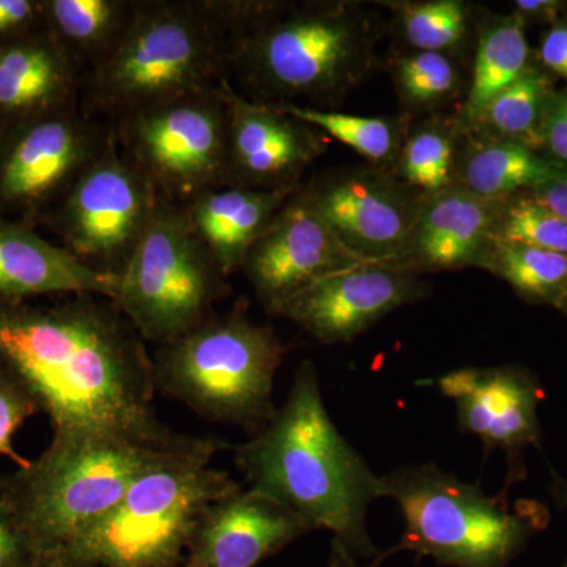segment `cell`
<instances>
[{
    "label": "cell",
    "mask_w": 567,
    "mask_h": 567,
    "mask_svg": "<svg viewBox=\"0 0 567 567\" xmlns=\"http://www.w3.org/2000/svg\"><path fill=\"white\" fill-rule=\"evenodd\" d=\"M43 29V0H0V48Z\"/></svg>",
    "instance_id": "obj_35"
},
{
    "label": "cell",
    "mask_w": 567,
    "mask_h": 567,
    "mask_svg": "<svg viewBox=\"0 0 567 567\" xmlns=\"http://www.w3.org/2000/svg\"><path fill=\"white\" fill-rule=\"evenodd\" d=\"M287 347L268 324L254 322L245 301L213 315L152 354L156 393L212 423L249 436L270 423L275 379Z\"/></svg>",
    "instance_id": "obj_7"
},
{
    "label": "cell",
    "mask_w": 567,
    "mask_h": 567,
    "mask_svg": "<svg viewBox=\"0 0 567 567\" xmlns=\"http://www.w3.org/2000/svg\"><path fill=\"white\" fill-rule=\"evenodd\" d=\"M309 533L281 503L240 486L208 507L182 567H257Z\"/></svg>",
    "instance_id": "obj_18"
},
{
    "label": "cell",
    "mask_w": 567,
    "mask_h": 567,
    "mask_svg": "<svg viewBox=\"0 0 567 567\" xmlns=\"http://www.w3.org/2000/svg\"><path fill=\"white\" fill-rule=\"evenodd\" d=\"M306 192L347 251L365 264L401 267L424 197L374 166L323 174Z\"/></svg>",
    "instance_id": "obj_13"
},
{
    "label": "cell",
    "mask_w": 567,
    "mask_h": 567,
    "mask_svg": "<svg viewBox=\"0 0 567 567\" xmlns=\"http://www.w3.org/2000/svg\"><path fill=\"white\" fill-rule=\"evenodd\" d=\"M532 194L567 223V167Z\"/></svg>",
    "instance_id": "obj_39"
},
{
    "label": "cell",
    "mask_w": 567,
    "mask_h": 567,
    "mask_svg": "<svg viewBox=\"0 0 567 567\" xmlns=\"http://www.w3.org/2000/svg\"><path fill=\"white\" fill-rule=\"evenodd\" d=\"M465 134L458 118L421 122L406 134L393 174L424 199L453 188L457 185Z\"/></svg>",
    "instance_id": "obj_26"
},
{
    "label": "cell",
    "mask_w": 567,
    "mask_h": 567,
    "mask_svg": "<svg viewBox=\"0 0 567 567\" xmlns=\"http://www.w3.org/2000/svg\"><path fill=\"white\" fill-rule=\"evenodd\" d=\"M563 567H567V559H566V561H565V565H563Z\"/></svg>",
    "instance_id": "obj_44"
},
{
    "label": "cell",
    "mask_w": 567,
    "mask_h": 567,
    "mask_svg": "<svg viewBox=\"0 0 567 567\" xmlns=\"http://www.w3.org/2000/svg\"><path fill=\"white\" fill-rule=\"evenodd\" d=\"M393 80L402 103L412 111H431L456 99L462 73L453 55L409 51L395 55Z\"/></svg>",
    "instance_id": "obj_31"
},
{
    "label": "cell",
    "mask_w": 567,
    "mask_h": 567,
    "mask_svg": "<svg viewBox=\"0 0 567 567\" xmlns=\"http://www.w3.org/2000/svg\"><path fill=\"white\" fill-rule=\"evenodd\" d=\"M565 169L522 142L466 132L457 185L486 200H506L535 192Z\"/></svg>",
    "instance_id": "obj_23"
},
{
    "label": "cell",
    "mask_w": 567,
    "mask_h": 567,
    "mask_svg": "<svg viewBox=\"0 0 567 567\" xmlns=\"http://www.w3.org/2000/svg\"><path fill=\"white\" fill-rule=\"evenodd\" d=\"M136 6V0H43L44 28L81 70L91 71L118 47Z\"/></svg>",
    "instance_id": "obj_24"
},
{
    "label": "cell",
    "mask_w": 567,
    "mask_h": 567,
    "mask_svg": "<svg viewBox=\"0 0 567 567\" xmlns=\"http://www.w3.org/2000/svg\"><path fill=\"white\" fill-rule=\"evenodd\" d=\"M391 7L410 51L454 55L472 32V7L461 0L401 2Z\"/></svg>",
    "instance_id": "obj_30"
},
{
    "label": "cell",
    "mask_w": 567,
    "mask_h": 567,
    "mask_svg": "<svg viewBox=\"0 0 567 567\" xmlns=\"http://www.w3.org/2000/svg\"><path fill=\"white\" fill-rule=\"evenodd\" d=\"M175 435L152 442L110 432L52 434L39 457L0 476V506L28 554L63 557Z\"/></svg>",
    "instance_id": "obj_4"
},
{
    "label": "cell",
    "mask_w": 567,
    "mask_h": 567,
    "mask_svg": "<svg viewBox=\"0 0 567 567\" xmlns=\"http://www.w3.org/2000/svg\"><path fill=\"white\" fill-rule=\"evenodd\" d=\"M386 561L385 555H379L374 561L365 565L361 559L354 558L352 554L338 539L331 537L330 554H328L327 567H380Z\"/></svg>",
    "instance_id": "obj_40"
},
{
    "label": "cell",
    "mask_w": 567,
    "mask_h": 567,
    "mask_svg": "<svg viewBox=\"0 0 567 567\" xmlns=\"http://www.w3.org/2000/svg\"><path fill=\"white\" fill-rule=\"evenodd\" d=\"M284 114L309 123L324 136L342 142L360 153L371 166L393 173L410 122L406 117H364L341 111L303 106H276Z\"/></svg>",
    "instance_id": "obj_28"
},
{
    "label": "cell",
    "mask_w": 567,
    "mask_h": 567,
    "mask_svg": "<svg viewBox=\"0 0 567 567\" xmlns=\"http://www.w3.org/2000/svg\"><path fill=\"white\" fill-rule=\"evenodd\" d=\"M509 284L522 300L559 308L567 297V256L495 240L481 267Z\"/></svg>",
    "instance_id": "obj_27"
},
{
    "label": "cell",
    "mask_w": 567,
    "mask_h": 567,
    "mask_svg": "<svg viewBox=\"0 0 567 567\" xmlns=\"http://www.w3.org/2000/svg\"><path fill=\"white\" fill-rule=\"evenodd\" d=\"M227 73L252 102L333 111L375 69L382 29L358 3L227 0Z\"/></svg>",
    "instance_id": "obj_3"
},
{
    "label": "cell",
    "mask_w": 567,
    "mask_h": 567,
    "mask_svg": "<svg viewBox=\"0 0 567 567\" xmlns=\"http://www.w3.org/2000/svg\"><path fill=\"white\" fill-rule=\"evenodd\" d=\"M503 200H486L453 186L425 197L402 270L410 274L481 267L494 241Z\"/></svg>",
    "instance_id": "obj_20"
},
{
    "label": "cell",
    "mask_w": 567,
    "mask_h": 567,
    "mask_svg": "<svg viewBox=\"0 0 567 567\" xmlns=\"http://www.w3.org/2000/svg\"><path fill=\"white\" fill-rule=\"evenodd\" d=\"M559 311L563 312V315L566 316L567 319V297L565 298V301H563L561 306H559Z\"/></svg>",
    "instance_id": "obj_43"
},
{
    "label": "cell",
    "mask_w": 567,
    "mask_h": 567,
    "mask_svg": "<svg viewBox=\"0 0 567 567\" xmlns=\"http://www.w3.org/2000/svg\"><path fill=\"white\" fill-rule=\"evenodd\" d=\"M29 557L20 536L11 527L9 518L0 506V567H18Z\"/></svg>",
    "instance_id": "obj_37"
},
{
    "label": "cell",
    "mask_w": 567,
    "mask_h": 567,
    "mask_svg": "<svg viewBox=\"0 0 567 567\" xmlns=\"http://www.w3.org/2000/svg\"><path fill=\"white\" fill-rule=\"evenodd\" d=\"M293 193L224 186L199 193L182 205L194 233L229 278L240 270L246 254Z\"/></svg>",
    "instance_id": "obj_22"
},
{
    "label": "cell",
    "mask_w": 567,
    "mask_h": 567,
    "mask_svg": "<svg viewBox=\"0 0 567 567\" xmlns=\"http://www.w3.org/2000/svg\"><path fill=\"white\" fill-rule=\"evenodd\" d=\"M226 102L224 186L289 192L327 151V136L274 104L252 102L223 82Z\"/></svg>",
    "instance_id": "obj_14"
},
{
    "label": "cell",
    "mask_w": 567,
    "mask_h": 567,
    "mask_svg": "<svg viewBox=\"0 0 567 567\" xmlns=\"http://www.w3.org/2000/svg\"><path fill=\"white\" fill-rule=\"evenodd\" d=\"M18 567H74L66 559L61 557H39V555H29Z\"/></svg>",
    "instance_id": "obj_41"
},
{
    "label": "cell",
    "mask_w": 567,
    "mask_h": 567,
    "mask_svg": "<svg viewBox=\"0 0 567 567\" xmlns=\"http://www.w3.org/2000/svg\"><path fill=\"white\" fill-rule=\"evenodd\" d=\"M82 70L50 31L0 48V136L80 100Z\"/></svg>",
    "instance_id": "obj_21"
},
{
    "label": "cell",
    "mask_w": 567,
    "mask_h": 567,
    "mask_svg": "<svg viewBox=\"0 0 567 567\" xmlns=\"http://www.w3.org/2000/svg\"><path fill=\"white\" fill-rule=\"evenodd\" d=\"M118 276L82 264L52 245L31 224L0 215V301L100 295L112 300Z\"/></svg>",
    "instance_id": "obj_19"
},
{
    "label": "cell",
    "mask_w": 567,
    "mask_h": 567,
    "mask_svg": "<svg viewBox=\"0 0 567 567\" xmlns=\"http://www.w3.org/2000/svg\"><path fill=\"white\" fill-rule=\"evenodd\" d=\"M539 59L543 69L567 81V21L551 24L540 40Z\"/></svg>",
    "instance_id": "obj_36"
},
{
    "label": "cell",
    "mask_w": 567,
    "mask_h": 567,
    "mask_svg": "<svg viewBox=\"0 0 567 567\" xmlns=\"http://www.w3.org/2000/svg\"><path fill=\"white\" fill-rule=\"evenodd\" d=\"M37 413L39 409L31 395L0 365V457L14 458L20 466L28 464L14 451L13 439L18 429Z\"/></svg>",
    "instance_id": "obj_33"
},
{
    "label": "cell",
    "mask_w": 567,
    "mask_h": 567,
    "mask_svg": "<svg viewBox=\"0 0 567 567\" xmlns=\"http://www.w3.org/2000/svg\"><path fill=\"white\" fill-rule=\"evenodd\" d=\"M224 447L215 436L175 435L61 558L74 567H182L208 507L240 487L213 465Z\"/></svg>",
    "instance_id": "obj_6"
},
{
    "label": "cell",
    "mask_w": 567,
    "mask_h": 567,
    "mask_svg": "<svg viewBox=\"0 0 567 567\" xmlns=\"http://www.w3.org/2000/svg\"><path fill=\"white\" fill-rule=\"evenodd\" d=\"M436 388L456 405L457 425L476 436L486 453L502 451L507 462L506 488L524 476V453L539 446L537 409L544 394L522 365L464 368L436 380Z\"/></svg>",
    "instance_id": "obj_16"
},
{
    "label": "cell",
    "mask_w": 567,
    "mask_h": 567,
    "mask_svg": "<svg viewBox=\"0 0 567 567\" xmlns=\"http://www.w3.org/2000/svg\"><path fill=\"white\" fill-rule=\"evenodd\" d=\"M248 487L270 496L312 532H330L361 561L382 554L368 533L369 507L383 498L382 476L338 431L320 391L316 364L306 360L270 423L234 447Z\"/></svg>",
    "instance_id": "obj_2"
},
{
    "label": "cell",
    "mask_w": 567,
    "mask_h": 567,
    "mask_svg": "<svg viewBox=\"0 0 567 567\" xmlns=\"http://www.w3.org/2000/svg\"><path fill=\"white\" fill-rule=\"evenodd\" d=\"M555 499L561 506H567V480H557V483L551 487Z\"/></svg>",
    "instance_id": "obj_42"
},
{
    "label": "cell",
    "mask_w": 567,
    "mask_h": 567,
    "mask_svg": "<svg viewBox=\"0 0 567 567\" xmlns=\"http://www.w3.org/2000/svg\"><path fill=\"white\" fill-rule=\"evenodd\" d=\"M112 130L93 122L80 100L18 123L0 136V215L43 221L82 171L99 156Z\"/></svg>",
    "instance_id": "obj_12"
},
{
    "label": "cell",
    "mask_w": 567,
    "mask_h": 567,
    "mask_svg": "<svg viewBox=\"0 0 567 567\" xmlns=\"http://www.w3.org/2000/svg\"><path fill=\"white\" fill-rule=\"evenodd\" d=\"M537 152L567 167V87L551 91L537 130Z\"/></svg>",
    "instance_id": "obj_34"
},
{
    "label": "cell",
    "mask_w": 567,
    "mask_h": 567,
    "mask_svg": "<svg viewBox=\"0 0 567 567\" xmlns=\"http://www.w3.org/2000/svg\"><path fill=\"white\" fill-rule=\"evenodd\" d=\"M551 91L554 84L547 71L532 62L509 87L492 100L468 132L518 141L537 151V130Z\"/></svg>",
    "instance_id": "obj_29"
},
{
    "label": "cell",
    "mask_w": 567,
    "mask_h": 567,
    "mask_svg": "<svg viewBox=\"0 0 567 567\" xmlns=\"http://www.w3.org/2000/svg\"><path fill=\"white\" fill-rule=\"evenodd\" d=\"M567 7L566 2L559 0H517L516 11L518 17L525 21L548 22L555 24L559 21V14Z\"/></svg>",
    "instance_id": "obj_38"
},
{
    "label": "cell",
    "mask_w": 567,
    "mask_h": 567,
    "mask_svg": "<svg viewBox=\"0 0 567 567\" xmlns=\"http://www.w3.org/2000/svg\"><path fill=\"white\" fill-rule=\"evenodd\" d=\"M415 274L382 264H361L320 279L279 309L322 344H347L383 317L427 297Z\"/></svg>",
    "instance_id": "obj_17"
},
{
    "label": "cell",
    "mask_w": 567,
    "mask_h": 567,
    "mask_svg": "<svg viewBox=\"0 0 567 567\" xmlns=\"http://www.w3.org/2000/svg\"><path fill=\"white\" fill-rule=\"evenodd\" d=\"M365 264L347 251L305 188L284 204L270 226L246 254L240 270L268 315L320 281Z\"/></svg>",
    "instance_id": "obj_15"
},
{
    "label": "cell",
    "mask_w": 567,
    "mask_h": 567,
    "mask_svg": "<svg viewBox=\"0 0 567 567\" xmlns=\"http://www.w3.org/2000/svg\"><path fill=\"white\" fill-rule=\"evenodd\" d=\"M230 39L224 0H137L118 47L82 78V107L117 122L218 87L226 81Z\"/></svg>",
    "instance_id": "obj_5"
},
{
    "label": "cell",
    "mask_w": 567,
    "mask_h": 567,
    "mask_svg": "<svg viewBox=\"0 0 567 567\" xmlns=\"http://www.w3.org/2000/svg\"><path fill=\"white\" fill-rule=\"evenodd\" d=\"M0 365L48 416L52 434H174L153 409V361L114 301L70 295L55 303L0 301Z\"/></svg>",
    "instance_id": "obj_1"
},
{
    "label": "cell",
    "mask_w": 567,
    "mask_h": 567,
    "mask_svg": "<svg viewBox=\"0 0 567 567\" xmlns=\"http://www.w3.org/2000/svg\"><path fill=\"white\" fill-rule=\"evenodd\" d=\"M158 203L155 185L122 151L112 130L103 151L43 221L82 264L118 276L144 237Z\"/></svg>",
    "instance_id": "obj_10"
},
{
    "label": "cell",
    "mask_w": 567,
    "mask_h": 567,
    "mask_svg": "<svg viewBox=\"0 0 567 567\" xmlns=\"http://www.w3.org/2000/svg\"><path fill=\"white\" fill-rule=\"evenodd\" d=\"M525 21L517 13L486 21L477 37L475 63L464 110L458 122L468 132L496 95L528 69L532 63Z\"/></svg>",
    "instance_id": "obj_25"
},
{
    "label": "cell",
    "mask_w": 567,
    "mask_h": 567,
    "mask_svg": "<svg viewBox=\"0 0 567 567\" xmlns=\"http://www.w3.org/2000/svg\"><path fill=\"white\" fill-rule=\"evenodd\" d=\"M226 279L194 233L183 205L159 196L111 301L145 342L159 347L215 315V306L229 292Z\"/></svg>",
    "instance_id": "obj_9"
},
{
    "label": "cell",
    "mask_w": 567,
    "mask_h": 567,
    "mask_svg": "<svg viewBox=\"0 0 567 567\" xmlns=\"http://www.w3.org/2000/svg\"><path fill=\"white\" fill-rule=\"evenodd\" d=\"M223 82L218 87L155 104L115 122L112 130L122 151L151 178L163 199L185 204L207 189L223 188Z\"/></svg>",
    "instance_id": "obj_11"
},
{
    "label": "cell",
    "mask_w": 567,
    "mask_h": 567,
    "mask_svg": "<svg viewBox=\"0 0 567 567\" xmlns=\"http://www.w3.org/2000/svg\"><path fill=\"white\" fill-rule=\"evenodd\" d=\"M383 498L398 503L404 533L398 551L434 559L447 567H507L546 525V511L527 503L507 509L435 464L406 465L382 476Z\"/></svg>",
    "instance_id": "obj_8"
},
{
    "label": "cell",
    "mask_w": 567,
    "mask_h": 567,
    "mask_svg": "<svg viewBox=\"0 0 567 567\" xmlns=\"http://www.w3.org/2000/svg\"><path fill=\"white\" fill-rule=\"evenodd\" d=\"M494 238L567 256V223L532 193L503 200Z\"/></svg>",
    "instance_id": "obj_32"
}]
</instances>
